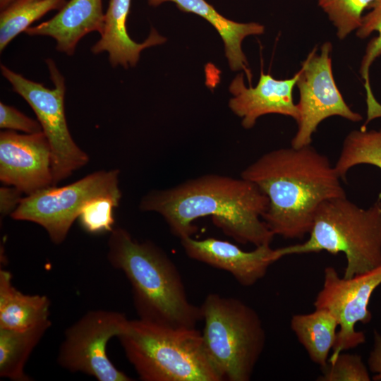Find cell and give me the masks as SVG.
Here are the masks:
<instances>
[{"label":"cell","instance_id":"6da1fadb","mask_svg":"<svg viewBox=\"0 0 381 381\" xmlns=\"http://www.w3.org/2000/svg\"><path fill=\"white\" fill-rule=\"evenodd\" d=\"M268 204V198L254 183L241 176L207 174L149 191L139 208L159 214L180 240L192 236L197 231L194 222L208 216L236 242L255 247L271 244L274 236L262 219Z\"/></svg>","mask_w":381,"mask_h":381},{"label":"cell","instance_id":"7a4b0ae2","mask_svg":"<svg viewBox=\"0 0 381 381\" xmlns=\"http://www.w3.org/2000/svg\"><path fill=\"white\" fill-rule=\"evenodd\" d=\"M241 176L267 195L262 219L274 236L288 239H302L309 234L322 202L346 196L334 166L311 145L266 152Z\"/></svg>","mask_w":381,"mask_h":381},{"label":"cell","instance_id":"3957f363","mask_svg":"<svg viewBox=\"0 0 381 381\" xmlns=\"http://www.w3.org/2000/svg\"><path fill=\"white\" fill-rule=\"evenodd\" d=\"M107 258L129 281L139 319L176 328H196L202 320L201 307L190 302L176 266L155 243L114 228Z\"/></svg>","mask_w":381,"mask_h":381},{"label":"cell","instance_id":"277c9868","mask_svg":"<svg viewBox=\"0 0 381 381\" xmlns=\"http://www.w3.org/2000/svg\"><path fill=\"white\" fill-rule=\"evenodd\" d=\"M304 243L277 248L279 259L289 255L327 251L345 255L344 278L381 265V202L361 208L346 196L331 198L318 207Z\"/></svg>","mask_w":381,"mask_h":381},{"label":"cell","instance_id":"5b68a950","mask_svg":"<svg viewBox=\"0 0 381 381\" xmlns=\"http://www.w3.org/2000/svg\"><path fill=\"white\" fill-rule=\"evenodd\" d=\"M128 361L143 381H222L196 328H176L129 320L118 337Z\"/></svg>","mask_w":381,"mask_h":381},{"label":"cell","instance_id":"8992f818","mask_svg":"<svg viewBox=\"0 0 381 381\" xmlns=\"http://www.w3.org/2000/svg\"><path fill=\"white\" fill-rule=\"evenodd\" d=\"M200 307L205 350L222 380H250L266 342L258 313L240 299L214 293Z\"/></svg>","mask_w":381,"mask_h":381},{"label":"cell","instance_id":"52a82bcc","mask_svg":"<svg viewBox=\"0 0 381 381\" xmlns=\"http://www.w3.org/2000/svg\"><path fill=\"white\" fill-rule=\"evenodd\" d=\"M119 171H98L62 187L51 186L23 198L10 215L42 226L51 241L61 243L83 207L90 200L109 197L120 200Z\"/></svg>","mask_w":381,"mask_h":381},{"label":"cell","instance_id":"ba28073f","mask_svg":"<svg viewBox=\"0 0 381 381\" xmlns=\"http://www.w3.org/2000/svg\"><path fill=\"white\" fill-rule=\"evenodd\" d=\"M54 87L24 78L1 65L3 76L31 107L40 122L52 151V186L85 166L88 155L74 142L68 131L64 110L65 82L53 60L47 59Z\"/></svg>","mask_w":381,"mask_h":381},{"label":"cell","instance_id":"9c48e42d","mask_svg":"<svg viewBox=\"0 0 381 381\" xmlns=\"http://www.w3.org/2000/svg\"><path fill=\"white\" fill-rule=\"evenodd\" d=\"M120 312L94 310L87 312L64 332L57 355L58 364L71 373H82L99 381H131L107 356V345L119 337L128 322Z\"/></svg>","mask_w":381,"mask_h":381},{"label":"cell","instance_id":"30bf717a","mask_svg":"<svg viewBox=\"0 0 381 381\" xmlns=\"http://www.w3.org/2000/svg\"><path fill=\"white\" fill-rule=\"evenodd\" d=\"M332 49L329 42L322 45L319 54L315 47L298 71L296 85L300 95L296 104L298 128L291 142L293 147L311 145L318 125L329 117L338 116L352 122L363 119L346 103L336 85L332 68Z\"/></svg>","mask_w":381,"mask_h":381},{"label":"cell","instance_id":"8fae6325","mask_svg":"<svg viewBox=\"0 0 381 381\" xmlns=\"http://www.w3.org/2000/svg\"><path fill=\"white\" fill-rule=\"evenodd\" d=\"M380 284L381 265L351 278L340 277L332 266L325 268L322 288L318 293L313 305L315 308L329 311L339 324L337 341L328 361L334 360L340 353L365 342V334L356 331L355 327L358 322L366 324L371 320L369 302Z\"/></svg>","mask_w":381,"mask_h":381},{"label":"cell","instance_id":"7c38bea8","mask_svg":"<svg viewBox=\"0 0 381 381\" xmlns=\"http://www.w3.org/2000/svg\"><path fill=\"white\" fill-rule=\"evenodd\" d=\"M0 180L27 195L52 186L51 147L42 131L1 132Z\"/></svg>","mask_w":381,"mask_h":381},{"label":"cell","instance_id":"4fadbf2b","mask_svg":"<svg viewBox=\"0 0 381 381\" xmlns=\"http://www.w3.org/2000/svg\"><path fill=\"white\" fill-rule=\"evenodd\" d=\"M186 254L191 259L225 270L242 286H250L262 279L270 266L279 260L270 244L255 246L245 251L227 241L192 236L181 239Z\"/></svg>","mask_w":381,"mask_h":381},{"label":"cell","instance_id":"5bb4252c","mask_svg":"<svg viewBox=\"0 0 381 381\" xmlns=\"http://www.w3.org/2000/svg\"><path fill=\"white\" fill-rule=\"evenodd\" d=\"M298 78V71L294 77L278 80L262 71L257 85L246 87L243 74H238L232 80L229 91L233 97L229 107L238 117L246 129L253 128L258 118L268 114H278L298 118L296 104L294 102L293 90Z\"/></svg>","mask_w":381,"mask_h":381},{"label":"cell","instance_id":"9a60e30c","mask_svg":"<svg viewBox=\"0 0 381 381\" xmlns=\"http://www.w3.org/2000/svg\"><path fill=\"white\" fill-rule=\"evenodd\" d=\"M104 16L102 0H70L53 18L25 32L51 37L56 42L57 50L72 55L83 37L94 31L102 32Z\"/></svg>","mask_w":381,"mask_h":381},{"label":"cell","instance_id":"2e32d148","mask_svg":"<svg viewBox=\"0 0 381 381\" xmlns=\"http://www.w3.org/2000/svg\"><path fill=\"white\" fill-rule=\"evenodd\" d=\"M131 0H109L104 16L100 39L92 47L94 54L107 52L111 66L128 68L134 66L140 59L142 50L160 44L166 38L152 29L148 37L142 43L133 41L128 34L126 23Z\"/></svg>","mask_w":381,"mask_h":381},{"label":"cell","instance_id":"e0dca14e","mask_svg":"<svg viewBox=\"0 0 381 381\" xmlns=\"http://www.w3.org/2000/svg\"><path fill=\"white\" fill-rule=\"evenodd\" d=\"M151 6H158L167 1L175 3L177 7L187 13L197 14L208 21L219 32L224 44L225 55L232 71H243L251 82L252 74L244 55L241 43L248 35L264 33L265 27L258 23H241L227 19L219 13L205 0H147Z\"/></svg>","mask_w":381,"mask_h":381},{"label":"cell","instance_id":"ac0fdd59","mask_svg":"<svg viewBox=\"0 0 381 381\" xmlns=\"http://www.w3.org/2000/svg\"><path fill=\"white\" fill-rule=\"evenodd\" d=\"M11 282V273L1 270L0 328L25 330L49 319L50 301L47 296L25 294Z\"/></svg>","mask_w":381,"mask_h":381},{"label":"cell","instance_id":"d6986e66","mask_svg":"<svg viewBox=\"0 0 381 381\" xmlns=\"http://www.w3.org/2000/svg\"><path fill=\"white\" fill-rule=\"evenodd\" d=\"M290 325L311 361L324 368L337 341L336 318L325 309L315 308L310 313L294 315Z\"/></svg>","mask_w":381,"mask_h":381},{"label":"cell","instance_id":"ffe728a7","mask_svg":"<svg viewBox=\"0 0 381 381\" xmlns=\"http://www.w3.org/2000/svg\"><path fill=\"white\" fill-rule=\"evenodd\" d=\"M52 326L48 319L25 330L0 328V377L13 381H30L25 364L46 332Z\"/></svg>","mask_w":381,"mask_h":381},{"label":"cell","instance_id":"44dd1931","mask_svg":"<svg viewBox=\"0 0 381 381\" xmlns=\"http://www.w3.org/2000/svg\"><path fill=\"white\" fill-rule=\"evenodd\" d=\"M370 164L381 169V129L351 131L344 138L334 168L341 179L354 166Z\"/></svg>","mask_w":381,"mask_h":381},{"label":"cell","instance_id":"7402d4cb","mask_svg":"<svg viewBox=\"0 0 381 381\" xmlns=\"http://www.w3.org/2000/svg\"><path fill=\"white\" fill-rule=\"evenodd\" d=\"M65 0H15L0 15V51L47 12L61 8Z\"/></svg>","mask_w":381,"mask_h":381},{"label":"cell","instance_id":"603a6c76","mask_svg":"<svg viewBox=\"0 0 381 381\" xmlns=\"http://www.w3.org/2000/svg\"><path fill=\"white\" fill-rule=\"evenodd\" d=\"M370 8L371 10L362 18L361 25L356 30V35L364 39L374 32L378 34L368 44L360 68L366 90L367 114L373 116L381 112V104L373 94L369 80L370 67L373 61L381 56V0H376Z\"/></svg>","mask_w":381,"mask_h":381},{"label":"cell","instance_id":"cb8c5ba5","mask_svg":"<svg viewBox=\"0 0 381 381\" xmlns=\"http://www.w3.org/2000/svg\"><path fill=\"white\" fill-rule=\"evenodd\" d=\"M376 0H318L337 30V36L344 40L361 25L363 13Z\"/></svg>","mask_w":381,"mask_h":381},{"label":"cell","instance_id":"d4e9b609","mask_svg":"<svg viewBox=\"0 0 381 381\" xmlns=\"http://www.w3.org/2000/svg\"><path fill=\"white\" fill-rule=\"evenodd\" d=\"M120 200L99 197L87 202L82 209L78 220L82 228L90 234L111 232L114 229L113 210Z\"/></svg>","mask_w":381,"mask_h":381},{"label":"cell","instance_id":"484cf974","mask_svg":"<svg viewBox=\"0 0 381 381\" xmlns=\"http://www.w3.org/2000/svg\"><path fill=\"white\" fill-rule=\"evenodd\" d=\"M319 381H370L368 370L358 354L340 353L321 368Z\"/></svg>","mask_w":381,"mask_h":381},{"label":"cell","instance_id":"4316f807","mask_svg":"<svg viewBox=\"0 0 381 381\" xmlns=\"http://www.w3.org/2000/svg\"><path fill=\"white\" fill-rule=\"evenodd\" d=\"M0 128L16 130L28 134L42 131L39 121L25 116L16 108L0 103Z\"/></svg>","mask_w":381,"mask_h":381},{"label":"cell","instance_id":"83f0119b","mask_svg":"<svg viewBox=\"0 0 381 381\" xmlns=\"http://www.w3.org/2000/svg\"><path fill=\"white\" fill-rule=\"evenodd\" d=\"M23 193L14 186L0 188V213L1 217L11 214L20 203Z\"/></svg>","mask_w":381,"mask_h":381},{"label":"cell","instance_id":"f1b7e54d","mask_svg":"<svg viewBox=\"0 0 381 381\" xmlns=\"http://www.w3.org/2000/svg\"><path fill=\"white\" fill-rule=\"evenodd\" d=\"M368 365L369 370L374 373L373 380H381V334L374 332L373 346L370 353Z\"/></svg>","mask_w":381,"mask_h":381},{"label":"cell","instance_id":"f546056e","mask_svg":"<svg viewBox=\"0 0 381 381\" xmlns=\"http://www.w3.org/2000/svg\"><path fill=\"white\" fill-rule=\"evenodd\" d=\"M13 1H15V0H0L1 8V9L5 8L7 6H8Z\"/></svg>","mask_w":381,"mask_h":381}]
</instances>
